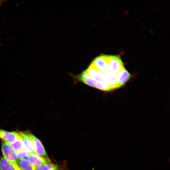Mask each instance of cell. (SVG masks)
<instances>
[{"label":"cell","instance_id":"cell-9","mask_svg":"<svg viewBox=\"0 0 170 170\" xmlns=\"http://www.w3.org/2000/svg\"><path fill=\"white\" fill-rule=\"evenodd\" d=\"M118 82L121 87L124 86L129 80L130 74L125 68L122 69L117 74Z\"/></svg>","mask_w":170,"mask_h":170},{"label":"cell","instance_id":"cell-5","mask_svg":"<svg viewBox=\"0 0 170 170\" xmlns=\"http://www.w3.org/2000/svg\"><path fill=\"white\" fill-rule=\"evenodd\" d=\"M102 74L112 90L121 87L118 82L116 74L110 71Z\"/></svg>","mask_w":170,"mask_h":170},{"label":"cell","instance_id":"cell-13","mask_svg":"<svg viewBox=\"0 0 170 170\" xmlns=\"http://www.w3.org/2000/svg\"><path fill=\"white\" fill-rule=\"evenodd\" d=\"M18 160L24 159H27L29 153L25 149H23L17 152Z\"/></svg>","mask_w":170,"mask_h":170},{"label":"cell","instance_id":"cell-7","mask_svg":"<svg viewBox=\"0 0 170 170\" xmlns=\"http://www.w3.org/2000/svg\"><path fill=\"white\" fill-rule=\"evenodd\" d=\"M19 137L18 131H8L0 129V139L10 144L13 143Z\"/></svg>","mask_w":170,"mask_h":170},{"label":"cell","instance_id":"cell-10","mask_svg":"<svg viewBox=\"0 0 170 170\" xmlns=\"http://www.w3.org/2000/svg\"><path fill=\"white\" fill-rule=\"evenodd\" d=\"M0 170H21L16 165L11 163L3 156L0 157Z\"/></svg>","mask_w":170,"mask_h":170},{"label":"cell","instance_id":"cell-3","mask_svg":"<svg viewBox=\"0 0 170 170\" xmlns=\"http://www.w3.org/2000/svg\"><path fill=\"white\" fill-rule=\"evenodd\" d=\"M108 60L110 71L115 74H117L124 67L123 63L119 56L108 55Z\"/></svg>","mask_w":170,"mask_h":170},{"label":"cell","instance_id":"cell-1","mask_svg":"<svg viewBox=\"0 0 170 170\" xmlns=\"http://www.w3.org/2000/svg\"><path fill=\"white\" fill-rule=\"evenodd\" d=\"M31 141L34 153L38 156L45 158H48L44 147L41 141L31 132L29 131L22 132Z\"/></svg>","mask_w":170,"mask_h":170},{"label":"cell","instance_id":"cell-11","mask_svg":"<svg viewBox=\"0 0 170 170\" xmlns=\"http://www.w3.org/2000/svg\"><path fill=\"white\" fill-rule=\"evenodd\" d=\"M18 165L21 170H36V167L31 165L27 159L18 160Z\"/></svg>","mask_w":170,"mask_h":170},{"label":"cell","instance_id":"cell-12","mask_svg":"<svg viewBox=\"0 0 170 170\" xmlns=\"http://www.w3.org/2000/svg\"><path fill=\"white\" fill-rule=\"evenodd\" d=\"M10 144L17 152L24 149L23 142L19 136Z\"/></svg>","mask_w":170,"mask_h":170},{"label":"cell","instance_id":"cell-8","mask_svg":"<svg viewBox=\"0 0 170 170\" xmlns=\"http://www.w3.org/2000/svg\"><path fill=\"white\" fill-rule=\"evenodd\" d=\"M18 135L23 142L24 149L29 154L35 153L31 140L22 132L18 131Z\"/></svg>","mask_w":170,"mask_h":170},{"label":"cell","instance_id":"cell-4","mask_svg":"<svg viewBox=\"0 0 170 170\" xmlns=\"http://www.w3.org/2000/svg\"><path fill=\"white\" fill-rule=\"evenodd\" d=\"M27 159L31 165L35 167L52 162L49 157H42L35 153L29 154Z\"/></svg>","mask_w":170,"mask_h":170},{"label":"cell","instance_id":"cell-6","mask_svg":"<svg viewBox=\"0 0 170 170\" xmlns=\"http://www.w3.org/2000/svg\"><path fill=\"white\" fill-rule=\"evenodd\" d=\"M36 170H68L66 164H54L52 162L36 167Z\"/></svg>","mask_w":170,"mask_h":170},{"label":"cell","instance_id":"cell-2","mask_svg":"<svg viewBox=\"0 0 170 170\" xmlns=\"http://www.w3.org/2000/svg\"><path fill=\"white\" fill-rule=\"evenodd\" d=\"M1 149L3 157L11 163L18 166V159L17 151L11 144L6 142L3 141L2 142Z\"/></svg>","mask_w":170,"mask_h":170},{"label":"cell","instance_id":"cell-14","mask_svg":"<svg viewBox=\"0 0 170 170\" xmlns=\"http://www.w3.org/2000/svg\"><path fill=\"white\" fill-rule=\"evenodd\" d=\"M2 1L0 0V5H1V3H2Z\"/></svg>","mask_w":170,"mask_h":170}]
</instances>
